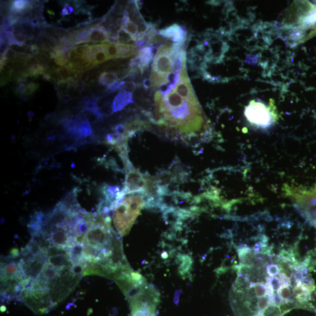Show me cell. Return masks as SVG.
<instances>
[{"label":"cell","mask_w":316,"mask_h":316,"mask_svg":"<svg viewBox=\"0 0 316 316\" xmlns=\"http://www.w3.org/2000/svg\"><path fill=\"white\" fill-rule=\"evenodd\" d=\"M146 200L148 196L144 191L123 194L118 199L113 209V223L119 235L129 232Z\"/></svg>","instance_id":"6da1fadb"},{"label":"cell","mask_w":316,"mask_h":316,"mask_svg":"<svg viewBox=\"0 0 316 316\" xmlns=\"http://www.w3.org/2000/svg\"><path fill=\"white\" fill-rule=\"evenodd\" d=\"M172 46H167L162 44L156 53L153 60L150 76V79L152 84L151 91L157 90L162 86H169L167 76L169 73L174 71V60L171 55Z\"/></svg>","instance_id":"7a4b0ae2"},{"label":"cell","mask_w":316,"mask_h":316,"mask_svg":"<svg viewBox=\"0 0 316 316\" xmlns=\"http://www.w3.org/2000/svg\"><path fill=\"white\" fill-rule=\"evenodd\" d=\"M288 191L297 210L310 224L316 228V184L309 189L295 188Z\"/></svg>","instance_id":"3957f363"},{"label":"cell","mask_w":316,"mask_h":316,"mask_svg":"<svg viewBox=\"0 0 316 316\" xmlns=\"http://www.w3.org/2000/svg\"><path fill=\"white\" fill-rule=\"evenodd\" d=\"M67 37L75 46L84 43H109L110 35L100 22L70 32Z\"/></svg>","instance_id":"277c9868"},{"label":"cell","mask_w":316,"mask_h":316,"mask_svg":"<svg viewBox=\"0 0 316 316\" xmlns=\"http://www.w3.org/2000/svg\"><path fill=\"white\" fill-rule=\"evenodd\" d=\"M244 113L249 123L260 129H268L276 120V114L271 107L261 101H251L245 108Z\"/></svg>","instance_id":"5b68a950"},{"label":"cell","mask_w":316,"mask_h":316,"mask_svg":"<svg viewBox=\"0 0 316 316\" xmlns=\"http://www.w3.org/2000/svg\"><path fill=\"white\" fill-rule=\"evenodd\" d=\"M129 298L132 316H156L158 299L153 293L134 291Z\"/></svg>","instance_id":"8992f818"},{"label":"cell","mask_w":316,"mask_h":316,"mask_svg":"<svg viewBox=\"0 0 316 316\" xmlns=\"http://www.w3.org/2000/svg\"><path fill=\"white\" fill-rule=\"evenodd\" d=\"M298 25L299 40H308L316 35V5L308 2V8L299 18Z\"/></svg>","instance_id":"52a82bcc"},{"label":"cell","mask_w":316,"mask_h":316,"mask_svg":"<svg viewBox=\"0 0 316 316\" xmlns=\"http://www.w3.org/2000/svg\"><path fill=\"white\" fill-rule=\"evenodd\" d=\"M159 34L167 40L179 43L186 39V28L182 25L174 24L159 31Z\"/></svg>","instance_id":"ba28073f"},{"label":"cell","mask_w":316,"mask_h":316,"mask_svg":"<svg viewBox=\"0 0 316 316\" xmlns=\"http://www.w3.org/2000/svg\"><path fill=\"white\" fill-rule=\"evenodd\" d=\"M14 278L24 279L21 272L20 259L18 261L14 260L7 263H1V279Z\"/></svg>","instance_id":"9c48e42d"},{"label":"cell","mask_w":316,"mask_h":316,"mask_svg":"<svg viewBox=\"0 0 316 316\" xmlns=\"http://www.w3.org/2000/svg\"><path fill=\"white\" fill-rule=\"evenodd\" d=\"M78 188H75L60 202L71 214L78 213L83 209L78 202Z\"/></svg>","instance_id":"30bf717a"},{"label":"cell","mask_w":316,"mask_h":316,"mask_svg":"<svg viewBox=\"0 0 316 316\" xmlns=\"http://www.w3.org/2000/svg\"><path fill=\"white\" fill-rule=\"evenodd\" d=\"M133 103V94L125 91H121L114 98L112 104L114 113L123 110L127 105Z\"/></svg>","instance_id":"8fae6325"},{"label":"cell","mask_w":316,"mask_h":316,"mask_svg":"<svg viewBox=\"0 0 316 316\" xmlns=\"http://www.w3.org/2000/svg\"><path fill=\"white\" fill-rule=\"evenodd\" d=\"M47 263L59 271L65 268L72 267L73 264L70 259L69 254L56 255L47 258Z\"/></svg>","instance_id":"7c38bea8"},{"label":"cell","mask_w":316,"mask_h":316,"mask_svg":"<svg viewBox=\"0 0 316 316\" xmlns=\"http://www.w3.org/2000/svg\"><path fill=\"white\" fill-rule=\"evenodd\" d=\"M69 256L73 266H76V265L84 263L86 261L84 257V245L76 242L70 249Z\"/></svg>","instance_id":"4fadbf2b"},{"label":"cell","mask_w":316,"mask_h":316,"mask_svg":"<svg viewBox=\"0 0 316 316\" xmlns=\"http://www.w3.org/2000/svg\"><path fill=\"white\" fill-rule=\"evenodd\" d=\"M142 63L143 68H149V65L154 59L155 55L152 52V46L145 47L139 49L138 55Z\"/></svg>","instance_id":"5bb4252c"},{"label":"cell","mask_w":316,"mask_h":316,"mask_svg":"<svg viewBox=\"0 0 316 316\" xmlns=\"http://www.w3.org/2000/svg\"><path fill=\"white\" fill-rule=\"evenodd\" d=\"M290 283H283L277 290V293L282 298L283 303H294V295L290 288Z\"/></svg>","instance_id":"9a60e30c"},{"label":"cell","mask_w":316,"mask_h":316,"mask_svg":"<svg viewBox=\"0 0 316 316\" xmlns=\"http://www.w3.org/2000/svg\"><path fill=\"white\" fill-rule=\"evenodd\" d=\"M104 47L110 60L121 59L120 44L105 43Z\"/></svg>","instance_id":"2e32d148"},{"label":"cell","mask_w":316,"mask_h":316,"mask_svg":"<svg viewBox=\"0 0 316 316\" xmlns=\"http://www.w3.org/2000/svg\"><path fill=\"white\" fill-rule=\"evenodd\" d=\"M117 81L116 73L114 72H104L98 77V84L106 87Z\"/></svg>","instance_id":"e0dca14e"},{"label":"cell","mask_w":316,"mask_h":316,"mask_svg":"<svg viewBox=\"0 0 316 316\" xmlns=\"http://www.w3.org/2000/svg\"><path fill=\"white\" fill-rule=\"evenodd\" d=\"M117 38L119 44L134 45V43H136V41L134 39V37L122 28H120L117 31Z\"/></svg>","instance_id":"ac0fdd59"},{"label":"cell","mask_w":316,"mask_h":316,"mask_svg":"<svg viewBox=\"0 0 316 316\" xmlns=\"http://www.w3.org/2000/svg\"><path fill=\"white\" fill-rule=\"evenodd\" d=\"M40 88V85L37 83L31 82L25 85L24 88L20 94L22 97H26L33 95Z\"/></svg>","instance_id":"d6986e66"},{"label":"cell","mask_w":316,"mask_h":316,"mask_svg":"<svg viewBox=\"0 0 316 316\" xmlns=\"http://www.w3.org/2000/svg\"><path fill=\"white\" fill-rule=\"evenodd\" d=\"M250 286L254 288L255 294L258 298H262L267 295L266 286L263 283H251Z\"/></svg>","instance_id":"ffe728a7"},{"label":"cell","mask_w":316,"mask_h":316,"mask_svg":"<svg viewBox=\"0 0 316 316\" xmlns=\"http://www.w3.org/2000/svg\"><path fill=\"white\" fill-rule=\"evenodd\" d=\"M56 71L59 76L60 79L63 81H66L71 77L70 70L66 66L59 67L56 69Z\"/></svg>","instance_id":"44dd1931"},{"label":"cell","mask_w":316,"mask_h":316,"mask_svg":"<svg viewBox=\"0 0 316 316\" xmlns=\"http://www.w3.org/2000/svg\"><path fill=\"white\" fill-rule=\"evenodd\" d=\"M266 281L267 282L270 283L271 286H272L273 291H277L280 288V287L282 285V283L280 280L275 276L267 277Z\"/></svg>","instance_id":"7402d4cb"},{"label":"cell","mask_w":316,"mask_h":316,"mask_svg":"<svg viewBox=\"0 0 316 316\" xmlns=\"http://www.w3.org/2000/svg\"><path fill=\"white\" fill-rule=\"evenodd\" d=\"M136 89V84L135 82L132 81H127L125 82V84H124L122 89V90L121 91H125L133 94V92L135 91Z\"/></svg>","instance_id":"603a6c76"},{"label":"cell","mask_w":316,"mask_h":316,"mask_svg":"<svg viewBox=\"0 0 316 316\" xmlns=\"http://www.w3.org/2000/svg\"><path fill=\"white\" fill-rule=\"evenodd\" d=\"M267 272L270 276L274 277L280 272L279 268L277 265L272 264L268 266L266 268Z\"/></svg>","instance_id":"cb8c5ba5"},{"label":"cell","mask_w":316,"mask_h":316,"mask_svg":"<svg viewBox=\"0 0 316 316\" xmlns=\"http://www.w3.org/2000/svg\"><path fill=\"white\" fill-rule=\"evenodd\" d=\"M107 91L109 94L114 93L117 91H120V82L116 81L113 84L106 87Z\"/></svg>","instance_id":"d4e9b609"},{"label":"cell","mask_w":316,"mask_h":316,"mask_svg":"<svg viewBox=\"0 0 316 316\" xmlns=\"http://www.w3.org/2000/svg\"><path fill=\"white\" fill-rule=\"evenodd\" d=\"M54 62L56 65L63 67L67 65V63L68 62V57L66 55H63L56 57L54 59Z\"/></svg>","instance_id":"484cf974"},{"label":"cell","mask_w":316,"mask_h":316,"mask_svg":"<svg viewBox=\"0 0 316 316\" xmlns=\"http://www.w3.org/2000/svg\"><path fill=\"white\" fill-rule=\"evenodd\" d=\"M142 85L146 91H148L149 89L152 87V84L151 79H145L142 81Z\"/></svg>","instance_id":"4316f807"},{"label":"cell","mask_w":316,"mask_h":316,"mask_svg":"<svg viewBox=\"0 0 316 316\" xmlns=\"http://www.w3.org/2000/svg\"><path fill=\"white\" fill-rule=\"evenodd\" d=\"M60 98L64 102H69L72 100V97L70 96L69 94L63 95Z\"/></svg>","instance_id":"83f0119b"},{"label":"cell","mask_w":316,"mask_h":316,"mask_svg":"<svg viewBox=\"0 0 316 316\" xmlns=\"http://www.w3.org/2000/svg\"><path fill=\"white\" fill-rule=\"evenodd\" d=\"M60 15H61L62 17H66V16L69 15V11L68 8L63 7L61 12H60Z\"/></svg>","instance_id":"f1b7e54d"},{"label":"cell","mask_w":316,"mask_h":316,"mask_svg":"<svg viewBox=\"0 0 316 316\" xmlns=\"http://www.w3.org/2000/svg\"><path fill=\"white\" fill-rule=\"evenodd\" d=\"M47 14H49L50 17H52V16H55V12H54L52 10H51V9H47Z\"/></svg>","instance_id":"f546056e"},{"label":"cell","mask_w":316,"mask_h":316,"mask_svg":"<svg viewBox=\"0 0 316 316\" xmlns=\"http://www.w3.org/2000/svg\"><path fill=\"white\" fill-rule=\"evenodd\" d=\"M27 115L28 117L31 118L34 116V113L33 112V111H29Z\"/></svg>","instance_id":"4dcf8cb0"}]
</instances>
